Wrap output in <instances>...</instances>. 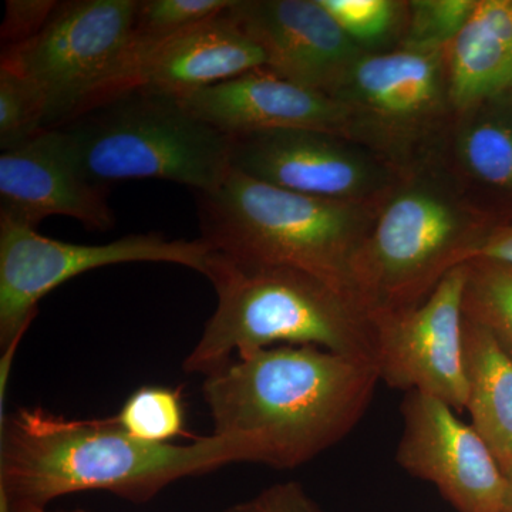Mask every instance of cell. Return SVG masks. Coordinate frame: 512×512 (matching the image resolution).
<instances>
[{
  "label": "cell",
  "instance_id": "24",
  "mask_svg": "<svg viewBox=\"0 0 512 512\" xmlns=\"http://www.w3.org/2000/svg\"><path fill=\"white\" fill-rule=\"evenodd\" d=\"M478 0H409V19L400 47L446 49L476 10Z\"/></svg>",
  "mask_w": 512,
  "mask_h": 512
},
{
  "label": "cell",
  "instance_id": "32",
  "mask_svg": "<svg viewBox=\"0 0 512 512\" xmlns=\"http://www.w3.org/2000/svg\"><path fill=\"white\" fill-rule=\"evenodd\" d=\"M0 512H13L10 510L9 504L5 501L0 500Z\"/></svg>",
  "mask_w": 512,
  "mask_h": 512
},
{
  "label": "cell",
  "instance_id": "27",
  "mask_svg": "<svg viewBox=\"0 0 512 512\" xmlns=\"http://www.w3.org/2000/svg\"><path fill=\"white\" fill-rule=\"evenodd\" d=\"M249 505L252 512H320L301 485L296 483L272 485Z\"/></svg>",
  "mask_w": 512,
  "mask_h": 512
},
{
  "label": "cell",
  "instance_id": "31",
  "mask_svg": "<svg viewBox=\"0 0 512 512\" xmlns=\"http://www.w3.org/2000/svg\"><path fill=\"white\" fill-rule=\"evenodd\" d=\"M225 512H252V510L251 505L248 503L244 505H237V507L231 508V510Z\"/></svg>",
  "mask_w": 512,
  "mask_h": 512
},
{
  "label": "cell",
  "instance_id": "14",
  "mask_svg": "<svg viewBox=\"0 0 512 512\" xmlns=\"http://www.w3.org/2000/svg\"><path fill=\"white\" fill-rule=\"evenodd\" d=\"M227 13L261 47L266 72L330 97L365 55L319 0H235Z\"/></svg>",
  "mask_w": 512,
  "mask_h": 512
},
{
  "label": "cell",
  "instance_id": "20",
  "mask_svg": "<svg viewBox=\"0 0 512 512\" xmlns=\"http://www.w3.org/2000/svg\"><path fill=\"white\" fill-rule=\"evenodd\" d=\"M463 313L512 359V264L493 258L468 261Z\"/></svg>",
  "mask_w": 512,
  "mask_h": 512
},
{
  "label": "cell",
  "instance_id": "29",
  "mask_svg": "<svg viewBox=\"0 0 512 512\" xmlns=\"http://www.w3.org/2000/svg\"><path fill=\"white\" fill-rule=\"evenodd\" d=\"M507 477V498H505L504 512H512V464L504 470Z\"/></svg>",
  "mask_w": 512,
  "mask_h": 512
},
{
  "label": "cell",
  "instance_id": "18",
  "mask_svg": "<svg viewBox=\"0 0 512 512\" xmlns=\"http://www.w3.org/2000/svg\"><path fill=\"white\" fill-rule=\"evenodd\" d=\"M447 57L457 111L512 92V0H478Z\"/></svg>",
  "mask_w": 512,
  "mask_h": 512
},
{
  "label": "cell",
  "instance_id": "12",
  "mask_svg": "<svg viewBox=\"0 0 512 512\" xmlns=\"http://www.w3.org/2000/svg\"><path fill=\"white\" fill-rule=\"evenodd\" d=\"M466 278L467 262L451 269L416 308L372 316L380 380L392 389L436 397L457 412L467 406L463 313Z\"/></svg>",
  "mask_w": 512,
  "mask_h": 512
},
{
  "label": "cell",
  "instance_id": "21",
  "mask_svg": "<svg viewBox=\"0 0 512 512\" xmlns=\"http://www.w3.org/2000/svg\"><path fill=\"white\" fill-rule=\"evenodd\" d=\"M365 55L390 52L403 42L409 0H319Z\"/></svg>",
  "mask_w": 512,
  "mask_h": 512
},
{
  "label": "cell",
  "instance_id": "1",
  "mask_svg": "<svg viewBox=\"0 0 512 512\" xmlns=\"http://www.w3.org/2000/svg\"><path fill=\"white\" fill-rule=\"evenodd\" d=\"M0 500L12 510L47 508L80 491L146 503L174 481L235 463L258 464L241 436L154 444L130 436L116 416L69 419L22 407L0 420Z\"/></svg>",
  "mask_w": 512,
  "mask_h": 512
},
{
  "label": "cell",
  "instance_id": "5",
  "mask_svg": "<svg viewBox=\"0 0 512 512\" xmlns=\"http://www.w3.org/2000/svg\"><path fill=\"white\" fill-rule=\"evenodd\" d=\"M197 200L201 238L214 251L308 272L352 298L353 261L383 204L309 197L234 170Z\"/></svg>",
  "mask_w": 512,
  "mask_h": 512
},
{
  "label": "cell",
  "instance_id": "2",
  "mask_svg": "<svg viewBox=\"0 0 512 512\" xmlns=\"http://www.w3.org/2000/svg\"><path fill=\"white\" fill-rule=\"evenodd\" d=\"M379 373L316 346L266 348L205 377L214 434L254 444L258 464L295 468L355 429L375 396Z\"/></svg>",
  "mask_w": 512,
  "mask_h": 512
},
{
  "label": "cell",
  "instance_id": "10",
  "mask_svg": "<svg viewBox=\"0 0 512 512\" xmlns=\"http://www.w3.org/2000/svg\"><path fill=\"white\" fill-rule=\"evenodd\" d=\"M231 138V170L296 194L382 204L402 180L369 148L339 134L286 128Z\"/></svg>",
  "mask_w": 512,
  "mask_h": 512
},
{
  "label": "cell",
  "instance_id": "11",
  "mask_svg": "<svg viewBox=\"0 0 512 512\" xmlns=\"http://www.w3.org/2000/svg\"><path fill=\"white\" fill-rule=\"evenodd\" d=\"M264 67L261 47L229 18L227 10L167 36L133 33L117 62L82 101L72 120L134 90L177 96Z\"/></svg>",
  "mask_w": 512,
  "mask_h": 512
},
{
  "label": "cell",
  "instance_id": "15",
  "mask_svg": "<svg viewBox=\"0 0 512 512\" xmlns=\"http://www.w3.org/2000/svg\"><path fill=\"white\" fill-rule=\"evenodd\" d=\"M53 215L97 231L114 227L106 185L83 174L60 128H46L0 154V220L36 229Z\"/></svg>",
  "mask_w": 512,
  "mask_h": 512
},
{
  "label": "cell",
  "instance_id": "30",
  "mask_svg": "<svg viewBox=\"0 0 512 512\" xmlns=\"http://www.w3.org/2000/svg\"><path fill=\"white\" fill-rule=\"evenodd\" d=\"M6 503V501H5ZM12 510V508H10ZM13 512H84V511H50L47 508H23V510H12Z\"/></svg>",
  "mask_w": 512,
  "mask_h": 512
},
{
  "label": "cell",
  "instance_id": "13",
  "mask_svg": "<svg viewBox=\"0 0 512 512\" xmlns=\"http://www.w3.org/2000/svg\"><path fill=\"white\" fill-rule=\"evenodd\" d=\"M399 466L436 485L458 512H504L507 477L480 434L458 419L448 404L407 392Z\"/></svg>",
  "mask_w": 512,
  "mask_h": 512
},
{
  "label": "cell",
  "instance_id": "17",
  "mask_svg": "<svg viewBox=\"0 0 512 512\" xmlns=\"http://www.w3.org/2000/svg\"><path fill=\"white\" fill-rule=\"evenodd\" d=\"M434 165L478 210L512 220V92L458 110Z\"/></svg>",
  "mask_w": 512,
  "mask_h": 512
},
{
  "label": "cell",
  "instance_id": "3",
  "mask_svg": "<svg viewBox=\"0 0 512 512\" xmlns=\"http://www.w3.org/2000/svg\"><path fill=\"white\" fill-rule=\"evenodd\" d=\"M217 309L185 357L190 375H212L276 343L316 346L376 367L372 315L346 293L308 272L242 261L211 249L204 274Z\"/></svg>",
  "mask_w": 512,
  "mask_h": 512
},
{
  "label": "cell",
  "instance_id": "26",
  "mask_svg": "<svg viewBox=\"0 0 512 512\" xmlns=\"http://www.w3.org/2000/svg\"><path fill=\"white\" fill-rule=\"evenodd\" d=\"M59 2L52 0H8L2 25V42L15 47L29 42L40 32Z\"/></svg>",
  "mask_w": 512,
  "mask_h": 512
},
{
  "label": "cell",
  "instance_id": "7",
  "mask_svg": "<svg viewBox=\"0 0 512 512\" xmlns=\"http://www.w3.org/2000/svg\"><path fill=\"white\" fill-rule=\"evenodd\" d=\"M447 49L362 55L332 94L345 110L350 140L400 177L437 163L456 119Z\"/></svg>",
  "mask_w": 512,
  "mask_h": 512
},
{
  "label": "cell",
  "instance_id": "6",
  "mask_svg": "<svg viewBox=\"0 0 512 512\" xmlns=\"http://www.w3.org/2000/svg\"><path fill=\"white\" fill-rule=\"evenodd\" d=\"M56 128L93 183L164 180L202 194L231 173V136L197 119L175 94L134 90Z\"/></svg>",
  "mask_w": 512,
  "mask_h": 512
},
{
  "label": "cell",
  "instance_id": "28",
  "mask_svg": "<svg viewBox=\"0 0 512 512\" xmlns=\"http://www.w3.org/2000/svg\"><path fill=\"white\" fill-rule=\"evenodd\" d=\"M474 258H493L512 264V220L495 225Z\"/></svg>",
  "mask_w": 512,
  "mask_h": 512
},
{
  "label": "cell",
  "instance_id": "8",
  "mask_svg": "<svg viewBox=\"0 0 512 512\" xmlns=\"http://www.w3.org/2000/svg\"><path fill=\"white\" fill-rule=\"evenodd\" d=\"M211 248L202 238L127 235L101 245L70 244L0 220V369L10 370L39 302L76 276L120 264L158 262L204 274Z\"/></svg>",
  "mask_w": 512,
  "mask_h": 512
},
{
  "label": "cell",
  "instance_id": "4",
  "mask_svg": "<svg viewBox=\"0 0 512 512\" xmlns=\"http://www.w3.org/2000/svg\"><path fill=\"white\" fill-rule=\"evenodd\" d=\"M500 222L437 165L402 177L353 261V298L372 316L416 308L451 269L476 256Z\"/></svg>",
  "mask_w": 512,
  "mask_h": 512
},
{
  "label": "cell",
  "instance_id": "16",
  "mask_svg": "<svg viewBox=\"0 0 512 512\" xmlns=\"http://www.w3.org/2000/svg\"><path fill=\"white\" fill-rule=\"evenodd\" d=\"M177 97L197 119L228 136L306 128L349 138L348 119L338 100L264 69Z\"/></svg>",
  "mask_w": 512,
  "mask_h": 512
},
{
  "label": "cell",
  "instance_id": "23",
  "mask_svg": "<svg viewBox=\"0 0 512 512\" xmlns=\"http://www.w3.org/2000/svg\"><path fill=\"white\" fill-rule=\"evenodd\" d=\"M116 419L130 436L147 443H173L185 430L180 393L163 386H143L131 393Z\"/></svg>",
  "mask_w": 512,
  "mask_h": 512
},
{
  "label": "cell",
  "instance_id": "22",
  "mask_svg": "<svg viewBox=\"0 0 512 512\" xmlns=\"http://www.w3.org/2000/svg\"><path fill=\"white\" fill-rule=\"evenodd\" d=\"M47 103L42 90L22 69L2 56L0 62V147L9 150L46 130Z\"/></svg>",
  "mask_w": 512,
  "mask_h": 512
},
{
  "label": "cell",
  "instance_id": "9",
  "mask_svg": "<svg viewBox=\"0 0 512 512\" xmlns=\"http://www.w3.org/2000/svg\"><path fill=\"white\" fill-rule=\"evenodd\" d=\"M137 8L136 0L59 2L33 39L3 49L46 97V128L69 123L109 73L133 36Z\"/></svg>",
  "mask_w": 512,
  "mask_h": 512
},
{
  "label": "cell",
  "instance_id": "19",
  "mask_svg": "<svg viewBox=\"0 0 512 512\" xmlns=\"http://www.w3.org/2000/svg\"><path fill=\"white\" fill-rule=\"evenodd\" d=\"M464 369L471 426L504 471L512 464V359L487 330L466 318Z\"/></svg>",
  "mask_w": 512,
  "mask_h": 512
},
{
  "label": "cell",
  "instance_id": "25",
  "mask_svg": "<svg viewBox=\"0 0 512 512\" xmlns=\"http://www.w3.org/2000/svg\"><path fill=\"white\" fill-rule=\"evenodd\" d=\"M235 0H144L138 2L134 33L167 36L221 15Z\"/></svg>",
  "mask_w": 512,
  "mask_h": 512
}]
</instances>
